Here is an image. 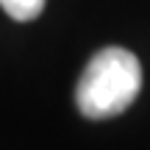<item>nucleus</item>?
<instances>
[{"label": "nucleus", "instance_id": "f257e3e1", "mask_svg": "<svg viewBox=\"0 0 150 150\" xmlns=\"http://www.w3.org/2000/svg\"><path fill=\"white\" fill-rule=\"evenodd\" d=\"M142 89V67L125 47H106L86 64L75 89V103L89 120L122 114Z\"/></svg>", "mask_w": 150, "mask_h": 150}, {"label": "nucleus", "instance_id": "f03ea898", "mask_svg": "<svg viewBox=\"0 0 150 150\" xmlns=\"http://www.w3.org/2000/svg\"><path fill=\"white\" fill-rule=\"evenodd\" d=\"M0 6L6 8V14H8L11 20L28 22V20H33V17L42 14L45 0H0Z\"/></svg>", "mask_w": 150, "mask_h": 150}]
</instances>
